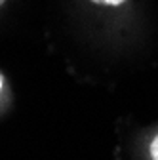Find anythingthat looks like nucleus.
I'll list each match as a JSON object with an SVG mask.
<instances>
[{
	"mask_svg": "<svg viewBox=\"0 0 158 160\" xmlns=\"http://www.w3.org/2000/svg\"><path fill=\"white\" fill-rule=\"evenodd\" d=\"M91 2H95V4H107V6H120L122 2H126V0H91Z\"/></svg>",
	"mask_w": 158,
	"mask_h": 160,
	"instance_id": "nucleus-2",
	"label": "nucleus"
},
{
	"mask_svg": "<svg viewBox=\"0 0 158 160\" xmlns=\"http://www.w3.org/2000/svg\"><path fill=\"white\" fill-rule=\"evenodd\" d=\"M2 2H4V0H0V6H2Z\"/></svg>",
	"mask_w": 158,
	"mask_h": 160,
	"instance_id": "nucleus-4",
	"label": "nucleus"
},
{
	"mask_svg": "<svg viewBox=\"0 0 158 160\" xmlns=\"http://www.w3.org/2000/svg\"><path fill=\"white\" fill-rule=\"evenodd\" d=\"M151 156H152V160H158V135L152 139V143H151Z\"/></svg>",
	"mask_w": 158,
	"mask_h": 160,
	"instance_id": "nucleus-1",
	"label": "nucleus"
},
{
	"mask_svg": "<svg viewBox=\"0 0 158 160\" xmlns=\"http://www.w3.org/2000/svg\"><path fill=\"white\" fill-rule=\"evenodd\" d=\"M2 84H4V78H2V74H0V92H2Z\"/></svg>",
	"mask_w": 158,
	"mask_h": 160,
	"instance_id": "nucleus-3",
	"label": "nucleus"
}]
</instances>
